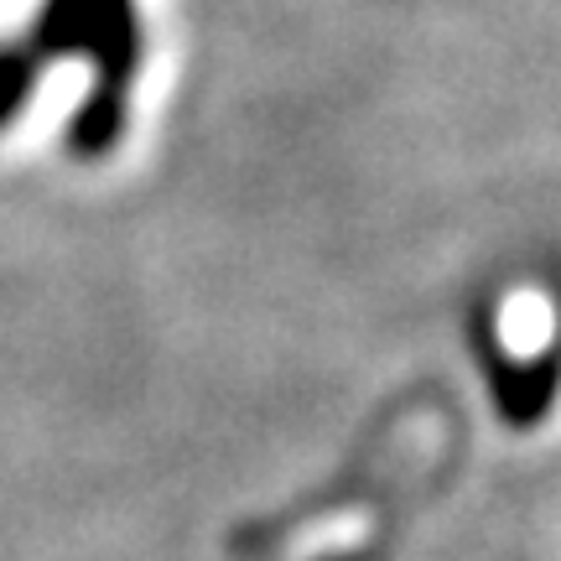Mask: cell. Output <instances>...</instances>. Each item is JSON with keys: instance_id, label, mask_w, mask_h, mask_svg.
<instances>
[{"instance_id": "obj_1", "label": "cell", "mask_w": 561, "mask_h": 561, "mask_svg": "<svg viewBox=\"0 0 561 561\" xmlns=\"http://www.w3.org/2000/svg\"><path fill=\"white\" fill-rule=\"evenodd\" d=\"M37 68L53 58H94V83L79 121L68 125V151L100 161L125 130L130 83L140 73V11L136 0H42L32 32L21 37Z\"/></svg>"}, {"instance_id": "obj_3", "label": "cell", "mask_w": 561, "mask_h": 561, "mask_svg": "<svg viewBox=\"0 0 561 561\" xmlns=\"http://www.w3.org/2000/svg\"><path fill=\"white\" fill-rule=\"evenodd\" d=\"M339 561H343V557H339Z\"/></svg>"}, {"instance_id": "obj_2", "label": "cell", "mask_w": 561, "mask_h": 561, "mask_svg": "<svg viewBox=\"0 0 561 561\" xmlns=\"http://www.w3.org/2000/svg\"><path fill=\"white\" fill-rule=\"evenodd\" d=\"M489 380H494V405L515 426H530L551 411V390H557V359H530V364H504L489 359Z\"/></svg>"}]
</instances>
